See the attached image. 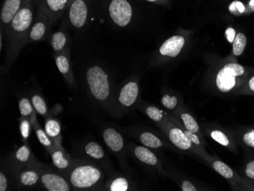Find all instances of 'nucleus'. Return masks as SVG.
Instances as JSON below:
<instances>
[{
	"label": "nucleus",
	"mask_w": 254,
	"mask_h": 191,
	"mask_svg": "<svg viewBox=\"0 0 254 191\" xmlns=\"http://www.w3.org/2000/svg\"><path fill=\"white\" fill-rule=\"evenodd\" d=\"M34 5L32 0L29 1L15 15L5 31L6 52L4 70L11 68L23 47L27 44L28 34L35 17Z\"/></svg>",
	"instance_id": "1"
},
{
	"label": "nucleus",
	"mask_w": 254,
	"mask_h": 191,
	"mask_svg": "<svg viewBox=\"0 0 254 191\" xmlns=\"http://www.w3.org/2000/svg\"><path fill=\"white\" fill-rule=\"evenodd\" d=\"M105 171L96 162L79 157L66 178L74 191H104Z\"/></svg>",
	"instance_id": "2"
},
{
	"label": "nucleus",
	"mask_w": 254,
	"mask_h": 191,
	"mask_svg": "<svg viewBox=\"0 0 254 191\" xmlns=\"http://www.w3.org/2000/svg\"><path fill=\"white\" fill-rule=\"evenodd\" d=\"M85 82L90 98L101 108H109L112 99L109 75L101 65L94 64L87 68Z\"/></svg>",
	"instance_id": "3"
},
{
	"label": "nucleus",
	"mask_w": 254,
	"mask_h": 191,
	"mask_svg": "<svg viewBox=\"0 0 254 191\" xmlns=\"http://www.w3.org/2000/svg\"><path fill=\"white\" fill-rule=\"evenodd\" d=\"M248 76L249 72L246 67L236 61H228L217 72L215 85L222 93L237 92L239 91Z\"/></svg>",
	"instance_id": "4"
},
{
	"label": "nucleus",
	"mask_w": 254,
	"mask_h": 191,
	"mask_svg": "<svg viewBox=\"0 0 254 191\" xmlns=\"http://www.w3.org/2000/svg\"><path fill=\"white\" fill-rule=\"evenodd\" d=\"M40 161L31 166L12 168L14 188L18 190L43 189L41 185ZM8 163V162H7Z\"/></svg>",
	"instance_id": "5"
},
{
	"label": "nucleus",
	"mask_w": 254,
	"mask_h": 191,
	"mask_svg": "<svg viewBox=\"0 0 254 191\" xmlns=\"http://www.w3.org/2000/svg\"><path fill=\"white\" fill-rule=\"evenodd\" d=\"M41 185L48 191H74L66 177L56 170L54 167L40 162Z\"/></svg>",
	"instance_id": "6"
},
{
	"label": "nucleus",
	"mask_w": 254,
	"mask_h": 191,
	"mask_svg": "<svg viewBox=\"0 0 254 191\" xmlns=\"http://www.w3.org/2000/svg\"><path fill=\"white\" fill-rule=\"evenodd\" d=\"M91 0H74L67 8L66 19L68 25L75 30H80L86 25L89 18Z\"/></svg>",
	"instance_id": "7"
},
{
	"label": "nucleus",
	"mask_w": 254,
	"mask_h": 191,
	"mask_svg": "<svg viewBox=\"0 0 254 191\" xmlns=\"http://www.w3.org/2000/svg\"><path fill=\"white\" fill-rule=\"evenodd\" d=\"M108 10L111 21L118 26L124 28L132 21L133 10L128 0H111Z\"/></svg>",
	"instance_id": "8"
},
{
	"label": "nucleus",
	"mask_w": 254,
	"mask_h": 191,
	"mask_svg": "<svg viewBox=\"0 0 254 191\" xmlns=\"http://www.w3.org/2000/svg\"><path fill=\"white\" fill-rule=\"evenodd\" d=\"M80 157L93 161L102 167L104 170L111 172V165L109 158L107 155L104 148L95 141H88L80 145L78 149Z\"/></svg>",
	"instance_id": "9"
},
{
	"label": "nucleus",
	"mask_w": 254,
	"mask_h": 191,
	"mask_svg": "<svg viewBox=\"0 0 254 191\" xmlns=\"http://www.w3.org/2000/svg\"><path fill=\"white\" fill-rule=\"evenodd\" d=\"M52 26L49 17L41 10L36 9L35 17L28 34L27 44L45 41L47 38H49Z\"/></svg>",
	"instance_id": "10"
},
{
	"label": "nucleus",
	"mask_w": 254,
	"mask_h": 191,
	"mask_svg": "<svg viewBox=\"0 0 254 191\" xmlns=\"http://www.w3.org/2000/svg\"><path fill=\"white\" fill-rule=\"evenodd\" d=\"M139 95V86L136 81L131 80L127 82L120 90L117 98H112L111 102L112 105L119 108H129L133 106ZM111 104V103H110Z\"/></svg>",
	"instance_id": "11"
},
{
	"label": "nucleus",
	"mask_w": 254,
	"mask_h": 191,
	"mask_svg": "<svg viewBox=\"0 0 254 191\" xmlns=\"http://www.w3.org/2000/svg\"><path fill=\"white\" fill-rule=\"evenodd\" d=\"M5 161L12 168H21L35 165L39 160L34 156L28 143H23Z\"/></svg>",
	"instance_id": "12"
},
{
	"label": "nucleus",
	"mask_w": 254,
	"mask_h": 191,
	"mask_svg": "<svg viewBox=\"0 0 254 191\" xmlns=\"http://www.w3.org/2000/svg\"><path fill=\"white\" fill-rule=\"evenodd\" d=\"M29 1L31 0H3L0 12L1 31L2 32H5L15 15Z\"/></svg>",
	"instance_id": "13"
},
{
	"label": "nucleus",
	"mask_w": 254,
	"mask_h": 191,
	"mask_svg": "<svg viewBox=\"0 0 254 191\" xmlns=\"http://www.w3.org/2000/svg\"><path fill=\"white\" fill-rule=\"evenodd\" d=\"M54 58L57 69L64 77L68 86L75 88L76 83L71 61L70 51H65L61 54H54Z\"/></svg>",
	"instance_id": "14"
},
{
	"label": "nucleus",
	"mask_w": 254,
	"mask_h": 191,
	"mask_svg": "<svg viewBox=\"0 0 254 191\" xmlns=\"http://www.w3.org/2000/svg\"><path fill=\"white\" fill-rule=\"evenodd\" d=\"M68 8V0H42L39 8L49 17L53 25L62 18Z\"/></svg>",
	"instance_id": "15"
},
{
	"label": "nucleus",
	"mask_w": 254,
	"mask_h": 191,
	"mask_svg": "<svg viewBox=\"0 0 254 191\" xmlns=\"http://www.w3.org/2000/svg\"><path fill=\"white\" fill-rule=\"evenodd\" d=\"M186 39L183 35H175L164 41L158 49L161 58H176L182 51Z\"/></svg>",
	"instance_id": "16"
},
{
	"label": "nucleus",
	"mask_w": 254,
	"mask_h": 191,
	"mask_svg": "<svg viewBox=\"0 0 254 191\" xmlns=\"http://www.w3.org/2000/svg\"><path fill=\"white\" fill-rule=\"evenodd\" d=\"M53 166L60 173L66 177L75 162V158H72L65 152V149L56 148L51 154Z\"/></svg>",
	"instance_id": "17"
},
{
	"label": "nucleus",
	"mask_w": 254,
	"mask_h": 191,
	"mask_svg": "<svg viewBox=\"0 0 254 191\" xmlns=\"http://www.w3.org/2000/svg\"><path fill=\"white\" fill-rule=\"evenodd\" d=\"M102 137L107 147L114 153H120L124 149L125 142L124 137L116 129L105 128L103 129Z\"/></svg>",
	"instance_id": "18"
},
{
	"label": "nucleus",
	"mask_w": 254,
	"mask_h": 191,
	"mask_svg": "<svg viewBox=\"0 0 254 191\" xmlns=\"http://www.w3.org/2000/svg\"><path fill=\"white\" fill-rule=\"evenodd\" d=\"M49 44L54 54H61L70 49L71 39L64 27L49 36Z\"/></svg>",
	"instance_id": "19"
},
{
	"label": "nucleus",
	"mask_w": 254,
	"mask_h": 191,
	"mask_svg": "<svg viewBox=\"0 0 254 191\" xmlns=\"http://www.w3.org/2000/svg\"><path fill=\"white\" fill-rule=\"evenodd\" d=\"M44 129L50 136L56 147L64 149L62 145L63 136L61 121L54 116L46 118Z\"/></svg>",
	"instance_id": "20"
},
{
	"label": "nucleus",
	"mask_w": 254,
	"mask_h": 191,
	"mask_svg": "<svg viewBox=\"0 0 254 191\" xmlns=\"http://www.w3.org/2000/svg\"><path fill=\"white\" fill-rule=\"evenodd\" d=\"M168 138L173 145L181 150L190 149L192 142L187 136L186 134L180 128L172 127L168 131Z\"/></svg>",
	"instance_id": "21"
},
{
	"label": "nucleus",
	"mask_w": 254,
	"mask_h": 191,
	"mask_svg": "<svg viewBox=\"0 0 254 191\" xmlns=\"http://www.w3.org/2000/svg\"><path fill=\"white\" fill-rule=\"evenodd\" d=\"M133 155L139 162L152 167L159 166V160L155 153L145 146H135Z\"/></svg>",
	"instance_id": "22"
},
{
	"label": "nucleus",
	"mask_w": 254,
	"mask_h": 191,
	"mask_svg": "<svg viewBox=\"0 0 254 191\" xmlns=\"http://www.w3.org/2000/svg\"><path fill=\"white\" fill-rule=\"evenodd\" d=\"M18 109H19L21 117L29 118L32 125L38 121V118H37L38 113L33 106L31 98L25 95L21 96L18 100Z\"/></svg>",
	"instance_id": "23"
},
{
	"label": "nucleus",
	"mask_w": 254,
	"mask_h": 191,
	"mask_svg": "<svg viewBox=\"0 0 254 191\" xmlns=\"http://www.w3.org/2000/svg\"><path fill=\"white\" fill-rule=\"evenodd\" d=\"M13 188V169L5 161L0 169V191H11Z\"/></svg>",
	"instance_id": "24"
},
{
	"label": "nucleus",
	"mask_w": 254,
	"mask_h": 191,
	"mask_svg": "<svg viewBox=\"0 0 254 191\" xmlns=\"http://www.w3.org/2000/svg\"><path fill=\"white\" fill-rule=\"evenodd\" d=\"M31 102H32L33 106L36 111L38 115L42 116L44 119L49 118V117L54 116L52 111H50L48 108V104L46 102L45 99L42 95L39 92H34L31 94Z\"/></svg>",
	"instance_id": "25"
},
{
	"label": "nucleus",
	"mask_w": 254,
	"mask_h": 191,
	"mask_svg": "<svg viewBox=\"0 0 254 191\" xmlns=\"http://www.w3.org/2000/svg\"><path fill=\"white\" fill-rule=\"evenodd\" d=\"M129 183L127 178L123 176H111L105 182V190L108 191H127Z\"/></svg>",
	"instance_id": "26"
},
{
	"label": "nucleus",
	"mask_w": 254,
	"mask_h": 191,
	"mask_svg": "<svg viewBox=\"0 0 254 191\" xmlns=\"http://www.w3.org/2000/svg\"><path fill=\"white\" fill-rule=\"evenodd\" d=\"M33 129H34V132L36 133L37 137H38L40 143L45 148L46 150H47L48 153L51 154L57 147L54 145L52 139L50 138L48 133L46 132L44 128L41 127V125L38 123V121H37L33 125Z\"/></svg>",
	"instance_id": "27"
},
{
	"label": "nucleus",
	"mask_w": 254,
	"mask_h": 191,
	"mask_svg": "<svg viewBox=\"0 0 254 191\" xmlns=\"http://www.w3.org/2000/svg\"><path fill=\"white\" fill-rule=\"evenodd\" d=\"M138 139L144 146L149 149H160L163 147V141L149 131H144L139 134Z\"/></svg>",
	"instance_id": "28"
},
{
	"label": "nucleus",
	"mask_w": 254,
	"mask_h": 191,
	"mask_svg": "<svg viewBox=\"0 0 254 191\" xmlns=\"http://www.w3.org/2000/svg\"><path fill=\"white\" fill-rule=\"evenodd\" d=\"M247 43H248V39H247L245 34L242 32H238L235 37V41L232 43L233 44L232 52H233L235 58H238L243 54L244 51L246 48Z\"/></svg>",
	"instance_id": "29"
},
{
	"label": "nucleus",
	"mask_w": 254,
	"mask_h": 191,
	"mask_svg": "<svg viewBox=\"0 0 254 191\" xmlns=\"http://www.w3.org/2000/svg\"><path fill=\"white\" fill-rule=\"evenodd\" d=\"M19 121V129L21 133V140L23 143H28V139L31 136V129H33V125L31 120L28 118H21L18 119Z\"/></svg>",
	"instance_id": "30"
},
{
	"label": "nucleus",
	"mask_w": 254,
	"mask_h": 191,
	"mask_svg": "<svg viewBox=\"0 0 254 191\" xmlns=\"http://www.w3.org/2000/svg\"><path fill=\"white\" fill-rule=\"evenodd\" d=\"M212 167L215 172H218L219 175H222L223 178L226 179L232 180L235 178V174L232 168H230L226 164L221 161H215L212 164Z\"/></svg>",
	"instance_id": "31"
},
{
	"label": "nucleus",
	"mask_w": 254,
	"mask_h": 191,
	"mask_svg": "<svg viewBox=\"0 0 254 191\" xmlns=\"http://www.w3.org/2000/svg\"><path fill=\"white\" fill-rule=\"evenodd\" d=\"M211 137L213 139L215 142L220 144V145L225 146V147L232 148L233 145V142L231 137L227 135L223 131L219 130V129H215L212 130L210 133Z\"/></svg>",
	"instance_id": "32"
},
{
	"label": "nucleus",
	"mask_w": 254,
	"mask_h": 191,
	"mask_svg": "<svg viewBox=\"0 0 254 191\" xmlns=\"http://www.w3.org/2000/svg\"><path fill=\"white\" fill-rule=\"evenodd\" d=\"M181 120L184 123V127L188 130L196 133L199 131V126L192 115L188 113H184L181 115Z\"/></svg>",
	"instance_id": "33"
},
{
	"label": "nucleus",
	"mask_w": 254,
	"mask_h": 191,
	"mask_svg": "<svg viewBox=\"0 0 254 191\" xmlns=\"http://www.w3.org/2000/svg\"><path fill=\"white\" fill-rule=\"evenodd\" d=\"M145 112L150 119L155 121V122H161L165 118L163 111L157 107L152 106V105L146 107Z\"/></svg>",
	"instance_id": "34"
},
{
	"label": "nucleus",
	"mask_w": 254,
	"mask_h": 191,
	"mask_svg": "<svg viewBox=\"0 0 254 191\" xmlns=\"http://www.w3.org/2000/svg\"><path fill=\"white\" fill-rule=\"evenodd\" d=\"M229 11L231 13L235 15H243L245 13L249 12L248 7L240 1H234L231 5H229Z\"/></svg>",
	"instance_id": "35"
},
{
	"label": "nucleus",
	"mask_w": 254,
	"mask_h": 191,
	"mask_svg": "<svg viewBox=\"0 0 254 191\" xmlns=\"http://www.w3.org/2000/svg\"><path fill=\"white\" fill-rule=\"evenodd\" d=\"M161 104L167 109H175V108L178 106V98L176 96H171L169 94H165L161 98Z\"/></svg>",
	"instance_id": "36"
},
{
	"label": "nucleus",
	"mask_w": 254,
	"mask_h": 191,
	"mask_svg": "<svg viewBox=\"0 0 254 191\" xmlns=\"http://www.w3.org/2000/svg\"><path fill=\"white\" fill-rule=\"evenodd\" d=\"M241 141L248 147L254 149V128L247 129L241 134Z\"/></svg>",
	"instance_id": "37"
},
{
	"label": "nucleus",
	"mask_w": 254,
	"mask_h": 191,
	"mask_svg": "<svg viewBox=\"0 0 254 191\" xmlns=\"http://www.w3.org/2000/svg\"><path fill=\"white\" fill-rule=\"evenodd\" d=\"M241 93L253 94L254 95V75L249 77L245 80V83L239 89Z\"/></svg>",
	"instance_id": "38"
},
{
	"label": "nucleus",
	"mask_w": 254,
	"mask_h": 191,
	"mask_svg": "<svg viewBox=\"0 0 254 191\" xmlns=\"http://www.w3.org/2000/svg\"><path fill=\"white\" fill-rule=\"evenodd\" d=\"M245 175L249 179L254 180V160H251L245 166Z\"/></svg>",
	"instance_id": "39"
},
{
	"label": "nucleus",
	"mask_w": 254,
	"mask_h": 191,
	"mask_svg": "<svg viewBox=\"0 0 254 191\" xmlns=\"http://www.w3.org/2000/svg\"><path fill=\"white\" fill-rule=\"evenodd\" d=\"M236 35V31L233 28H231V27L227 28L226 31H225V36H226L228 42L231 43V44H232L234 41H235Z\"/></svg>",
	"instance_id": "40"
},
{
	"label": "nucleus",
	"mask_w": 254,
	"mask_h": 191,
	"mask_svg": "<svg viewBox=\"0 0 254 191\" xmlns=\"http://www.w3.org/2000/svg\"><path fill=\"white\" fill-rule=\"evenodd\" d=\"M184 132L186 134L187 136L190 139L192 143L195 144V145H200V140H199V138L198 137L197 135H195V133L190 132V131L188 130V129L184 131Z\"/></svg>",
	"instance_id": "41"
},
{
	"label": "nucleus",
	"mask_w": 254,
	"mask_h": 191,
	"mask_svg": "<svg viewBox=\"0 0 254 191\" xmlns=\"http://www.w3.org/2000/svg\"><path fill=\"white\" fill-rule=\"evenodd\" d=\"M181 190L183 191H195L196 188L194 187L191 182H188V181H184L183 182L182 185H181Z\"/></svg>",
	"instance_id": "42"
},
{
	"label": "nucleus",
	"mask_w": 254,
	"mask_h": 191,
	"mask_svg": "<svg viewBox=\"0 0 254 191\" xmlns=\"http://www.w3.org/2000/svg\"><path fill=\"white\" fill-rule=\"evenodd\" d=\"M146 1L152 3L159 4V5H167L169 4V0H146Z\"/></svg>",
	"instance_id": "43"
},
{
	"label": "nucleus",
	"mask_w": 254,
	"mask_h": 191,
	"mask_svg": "<svg viewBox=\"0 0 254 191\" xmlns=\"http://www.w3.org/2000/svg\"><path fill=\"white\" fill-rule=\"evenodd\" d=\"M248 9L249 12H254V0H250L248 5Z\"/></svg>",
	"instance_id": "44"
},
{
	"label": "nucleus",
	"mask_w": 254,
	"mask_h": 191,
	"mask_svg": "<svg viewBox=\"0 0 254 191\" xmlns=\"http://www.w3.org/2000/svg\"><path fill=\"white\" fill-rule=\"evenodd\" d=\"M2 38H3V32H2V31H1V35H0V43H1V48H0V49H1V51H2V50H3V42H2Z\"/></svg>",
	"instance_id": "45"
},
{
	"label": "nucleus",
	"mask_w": 254,
	"mask_h": 191,
	"mask_svg": "<svg viewBox=\"0 0 254 191\" xmlns=\"http://www.w3.org/2000/svg\"><path fill=\"white\" fill-rule=\"evenodd\" d=\"M33 2H34V5H35V7L36 8H39L40 5H41V1L42 0H32Z\"/></svg>",
	"instance_id": "46"
},
{
	"label": "nucleus",
	"mask_w": 254,
	"mask_h": 191,
	"mask_svg": "<svg viewBox=\"0 0 254 191\" xmlns=\"http://www.w3.org/2000/svg\"><path fill=\"white\" fill-rule=\"evenodd\" d=\"M253 191H254V187L253 188Z\"/></svg>",
	"instance_id": "47"
}]
</instances>
